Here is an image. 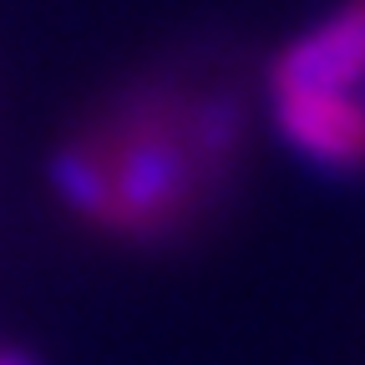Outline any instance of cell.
<instances>
[{
  "label": "cell",
  "mask_w": 365,
  "mask_h": 365,
  "mask_svg": "<svg viewBox=\"0 0 365 365\" xmlns=\"http://www.w3.org/2000/svg\"><path fill=\"white\" fill-rule=\"evenodd\" d=\"M97 153L112 178V228L158 234L193 198L198 163L188 148V122L173 112V102H153L143 117L122 122V132L97 143Z\"/></svg>",
  "instance_id": "cell-1"
},
{
  "label": "cell",
  "mask_w": 365,
  "mask_h": 365,
  "mask_svg": "<svg viewBox=\"0 0 365 365\" xmlns=\"http://www.w3.org/2000/svg\"><path fill=\"white\" fill-rule=\"evenodd\" d=\"M365 76V0L299 36L274 61V91H350Z\"/></svg>",
  "instance_id": "cell-2"
},
{
  "label": "cell",
  "mask_w": 365,
  "mask_h": 365,
  "mask_svg": "<svg viewBox=\"0 0 365 365\" xmlns=\"http://www.w3.org/2000/svg\"><path fill=\"white\" fill-rule=\"evenodd\" d=\"M279 97V132L289 143L325 163L360 168L365 163V97L350 91H274Z\"/></svg>",
  "instance_id": "cell-3"
},
{
  "label": "cell",
  "mask_w": 365,
  "mask_h": 365,
  "mask_svg": "<svg viewBox=\"0 0 365 365\" xmlns=\"http://www.w3.org/2000/svg\"><path fill=\"white\" fill-rule=\"evenodd\" d=\"M51 182L76 213L97 218V223H112V178H107V163H102L97 143H76V148L56 153Z\"/></svg>",
  "instance_id": "cell-4"
},
{
  "label": "cell",
  "mask_w": 365,
  "mask_h": 365,
  "mask_svg": "<svg viewBox=\"0 0 365 365\" xmlns=\"http://www.w3.org/2000/svg\"><path fill=\"white\" fill-rule=\"evenodd\" d=\"M239 132H244V112H239L234 97H213L198 112H188V148H193V158L228 163L234 148H239Z\"/></svg>",
  "instance_id": "cell-5"
},
{
  "label": "cell",
  "mask_w": 365,
  "mask_h": 365,
  "mask_svg": "<svg viewBox=\"0 0 365 365\" xmlns=\"http://www.w3.org/2000/svg\"><path fill=\"white\" fill-rule=\"evenodd\" d=\"M0 365H31L26 355H0Z\"/></svg>",
  "instance_id": "cell-6"
}]
</instances>
